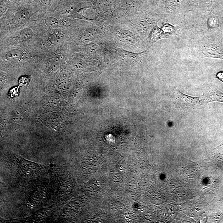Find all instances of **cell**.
I'll return each mask as SVG.
<instances>
[{
    "mask_svg": "<svg viewBox=\"0 0 223 223\" xmlns=\"http://www.w3.org/2000/svg\"><path fill=\"white\" fill-rule=\"evenodd\" d=\"M178 103L185 108H192L203 105L201 96H191L183 93L180 90L176 91Z\"/></svg>",
    "mask_w": 223,
    "mask_h": 223,
    "instance_id": "1",
    "label": "cell"
},
{
    "mask_svg": "<svg viewBox=\"0 0 223 223\" xmlns=\"http://www.w3.org/2000/svg\"><path fill=\"white\" fill-rule=\"evenodd\" d=\"M201 51L204 57L223 59V49L215 45H205L202 47Z\"/></svg>",
    "mask_w": 223,
    "mask_h": 223,
    "instance_id": "2",
    "label": "cell"
},
{
    "mask_svg": "<svg viewBox=\"0 0 223 223\" xmlns=\"http://www.w3.org/2000/svg\"><path fill=\"white\" fill-rule=\"evenodd\" d=\"M203 104L210 102H220L223 103V92L215 89L205 93L201 96Z\"/></svg>",
    "mask_w": 223,
    "mask_h": 223,
    "instance_id": "3",
    "label": "cell"
},
{
    "mask_svg": "<svg viewBox=\"0 0 223 223\" xmlns=\"http://www.w3.org/2000/svg\"><path fill=\"white\" fill-rule=\"evenodd\" d=\"M33 31L29 27L20 30L12 38L13 43H20L31 39L33 36Z\"/></svg>",
    "mask_w": 223,
    "mask_h": 223,
    "instance_id": "4",
    "label": "cell"
},
{
    "mask_svg": "<svg viewBox=\"0 0 223 223\" xmlns=\"http://www.w3.org/2000/svg\"><path fill=\"white\" fill-rule=\"evenodd\" d=\"M5 57L6 59L9 61L17 63L24 59V54L20 50L14 49L8 51L6 53Z\"/></svg>",
    "mask_w": 223,
    "mask_h": 223,
    "instance_id": "5",
    "label": "cell"
},
{
    "mask_svg": "<svg viewBox=\"0 0 223 223\" xmlns=\"http://www.w3.org/2000/svg\"><path fill=\"white\" fill-rule=\"evenodd\" d=\"M64 37V31L60 28L55 29L49 36L48 41L52 45H57L63 41Z\"/></svg>",
    "mask_w": 223,
    "mask_h": 223,
    "instance_id": "6",
    "label": "cell"
},
{
    "mask_svg": "<svg viewBox=\"0 0 223 223\" xmlns=\"http://www.w3.org/2000/svg\"><path fill=\"white\" fill-rule=\"evenodd\" d=\"M45 23L47 27L50 28L58 29L66 26L67 23L65 20H61L54 17H48L45 19Z\"/></svg>",
    "mask_w": 223,
    "mask_h": 223,
    "instance_id": "7",
    "label": "cell"
},
{
    "mask_svg": "<svg viewBox=\"0 0 223 223\" xmlns=\"http://www.w3.org/2000/svg\"><path fill=\"white\" fill-rule=\"evenodd\" d=\"M31 14L29 12L26 11H21L18 13L14 19V23L15 24H22L27 21L30 17Z\"/></svg>",
    "mask_w": 223,
    "mask_h": 223,
    "instance_id": "8",
    "label": "cell"
},
{
    "mask_svg": "<svg viewBox=\"0 0 223 223\" xmlns=\"http://www.w3.org/2000/svg\"><path fill=\"white\" fill-rule=\"evenodd\" d=\"M38 3L41 6H46L49 4L50 0H36Z\"/></svg>",
    "mask_w": 223,
    "mask_h": 223,
    "instance_id": "9",
    "label": "cell"
},
{
    "mask_svg": "<svg viewBox=\"0 0 223 223\" xmlns=\"http://www.w3.org/2000/svg\"><path fill=\"white\" fill-rule=\"evenodd\" d=\"M216 77L218 80L223 82V71H220L217 73Z\"/></svg>",
    "mask_w": 223,
    "mask_h": 223,
    "instance_id": "10",
    "label": "cell"
}]
</instances>
